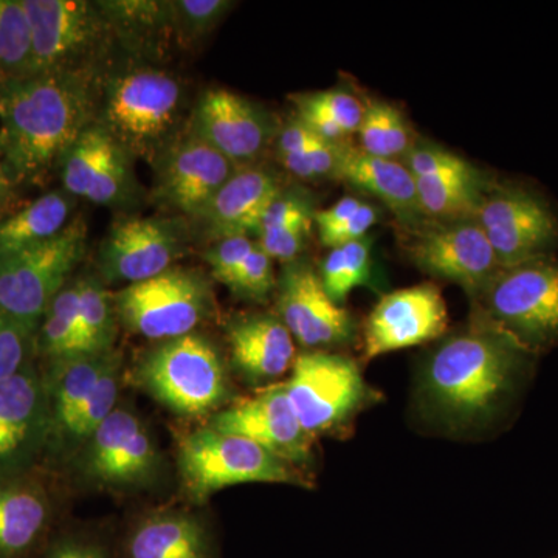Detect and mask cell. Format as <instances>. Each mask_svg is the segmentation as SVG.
I'll use <instances>...</instances> for the list:
<instances>
[{
    "label": "cell",
    "instance_id": "cell-1",
    "mask_svg": "<svg viewBox=\"0 0 558 558\" xmlns=\"http://www.w3.org/2000/svg\"><path fill=\"white\" fill-rule=\"evenodd\" d=\"M102 75L36 73L0 83V154L14 185L38 183L97 119Z\"/></svg>",
    "mask_w": 558,
    "mask_h": 558
},
{
    "label": "cell",
    "instance_id": "cell-2",
    "mask_svg": "<svg viewBox=\"0 0 558 558\" xmlns=\"http://www.w3.org/2000/svg\"><path fill=\"white\" fill-rule=\"evenodd\" d=\"M189 94L178 76L153 65L105 73L97 119L134 160L153 165L180 137Z\"/></svg>",
    "mask_w": 558,
    "mask_h": 558
},
{
    "label": "cell",
    "instance_id": "cell-3",
    "mask_svg": "<svg viewBox=\"0 0 558 558\" xmlns=\"http://www.w3.org/2000/svg\"><path fill=\"white\" fill-rule=\"evenodd\" d=\"M512 352L501 337L469 332L433 354L425 389L436 409L457 421L486 416L505 395L512 376Z\"/></svg>",
    "mask_w": 558,
    "mask_h": 558
},
{
    "label": "cell",
    "instance_id": "cell-4",
    "mask_svg": "<svg viewBox=\"0 0 558 558\" xmlns=\"http://www.w3.org/2000/svg\"><path fill=\"white\" fill-rule=\"evenodd\" d=\"M134 380L150 398L185 416L207 414L229 395L218 349L194 332L150 348L140 359Z\"/></svg>",
    "mask_w": 558,
    "mask_h": 558
},
{
    "label": "cell",
    "instance_id": "cell-5",
    "mask_svg": "<svg viewBox=\"0 0 558 558\" xmlns=\"http://www.w3.org/2000/svg\"><path fill=\"white\" fill-rule=\"evenodd\" d=\"M178 462L183 490L194 501L238 484H303L293 465L258 444L209 427L180 439Z\"/></svg>",
    "mask_w": 558,
    "mask_h": 558
},
{
    "label": "cell",
    "instance_id": "cell-6",
    "mask_svg": "<svg viewBox=\"0 0 558 558\" xmlns=\"http://www.w3.org/2000/svg\"><path fill=\"white\" fill-rule=\"evenodd\" d=\"M33 38V75L49 72L102 73L117 46L97 2L24 0Z\"/></svg>",
    "mask_w": 558,
    "mask_h": 558
},
{
    "label": "cell",
    "instance_id": "cell-7",
    "mask_svg": "<svg viewBox=\"0 0 558 558\" xmlns=\"http://www.w3.org/2000/svg\"><path fill=\"white\" fill-rule=\"evenodd\" d=\"M113 303L124 329L154 341L189 336L215 311L208 278L182 267L126 286L113 295Z\"/></svg>",
    "mask_w": 558,
    "mask_h": 558
},
{
    "label": "cell",
    "instance_id": "cell-8",
    "mask_svg": "<svg viewBox=\"0 0 558 558\" xmlns=\"http://www.w3.org/2000/svg\"><path fill=\"white\" fill-rule=\"evenodd\" d=\"M86 250V222L75 219L53 240L0 253V314L39 328L47 307L69 284Z\"/></svg>",
    "mask_w": 558,
    "mask_h": 558
},
{
    "label": "cell",
    "instance_id": "cell-9",
    "mask_svg": "<svg viewBox=\"0 0 558 558\" xmlns=\"http://www.w3.org/2000/svg\"><path fill=\"white\" fill-rule=\"evenodd\" d=\"M492 319L526 343L558 337V263L535 258L501 269L483 290Z\"/></svg>",
    "mask_w": 558,
    "mask_h": 558
},
{
    "label": "cell",
    "instance_id": "cell-10",
    "mask_svg": "<svg viewBox=\"0 0 558 558\" xmlns=\"http://www.w3.org/2000/svg\"><path fill=\"white\" fill-rule=\"evenodd\" d=\"M284 387L293 413L310 436L337 427L366 396L359 366L323 351L296 355Z\"/></svg>",
    "mask_w": 558,
    "mask_h": 558
},
{
    "label": "cell",
    "instance_id": "cell-11",
    "mask_svg": "<svg viewBox=\"0 0 558 558\" xmlns=\"http://www.w3.org/2000/svg\"><path fill=\"white\" fill-rule=\"evenodd\" d=\"M189 229L180 219L117 220L98 250V271L105 284L146 281L171 269L189 245Z\"/></svg>",
    "mask_w": 558,
    "mask_h": 558
},
{
    "label": "cell",
    "instance_id": "cell-12",
    "mask_svg": "<svg viewBox=\"0 0 558 558\" xmlns=\"http://www.w3.org/2000/svg\"><path fill=\"white\" fill-rule=\"evenodd\" d=\"M153 199L159 207L196 219L240 168L186 132L153 163Z\"/></svg>",
    "mask_w": 558,
    "mask_h": 558
},
{
    "label": "cell",
    "instance_id": "cell-13",
    "mask_svg": "<svg viewBox=\"0 0 558 558\" xmlns=\"http://www.w3.org/2000/svg\"><path fill=\"white\" fill-rule=\"evenodd\" d=\"M80 468L98 486H145L159 470V451L137 414L116 409L81 446Z\"/></svg>",
    "mask_w": 558,
    "mask_h": 558
},
{
    "label": "cell",
    "instance_id": "cell-14",
    "mask_svg": "<svg viewBox=\"0 0 558 558\" xmlns=\"http://www.w3.org/2000/svg\"><path fill=\"white\" fill-rule=\"evenodd\" d=\"M501 269L539 258L558 236V222L545 202L521 190L486 194L476 213Z\"/></svg>",
    "mask_w": 558,
    "mask_h": 558
},
{
    "label": "cell",
    "instance_id": "cell-15",
    "mask_svg": "<svg viewBox=\"0 0 558 558\" xmlns=\"http://www.w3.org/2000/svg\"><path fill=\"white\" fill-rule=\"evenodd\" d=\"M449 325L440 290L433 284L395 290L376 304L365 322L363 354L376 359L438 339Z\"/></svg>",
    "mask_w": 558,
    "mask_h": 558
},
{
    "label": "cell",
    "instance_id": "cell-16",
    "mask_svg": "<svg viewBox=\"0 0 558 558\" xmlns=\"http://www.w3.org/2000/svg\"><path fill=\"white\" fill-rule=\"evenodd\" d=\"M189 132L244 168L259 159L275 131L255 102L231 90L208 89L191 112Z\"/></svg>",
    "mask_w": 558,
    "mask_h": 558
},
{
    "label": "cell",
    "instance_id": "cell-17",
    "mask_svg": "<svg viewBox=\"0 0 558 558\" xmlns=\"http://www.w3.org/2000/svg\"><path fill=\"white\" fill-rule=\"evenodd\" d=\"M208 427L252 440L290 465L311 458V436L293 413L284 384L271 385L218 411Z\"/></svg>",
    "mask_w": 558,
    "mask_h": 558
},
{
    "label": "cell",
    "instance_id": "cell-18",
    "mask_svg": "<svg viewBox=\"0 0 558 558\" xmlns=\"http://www.w3.org/2000/svg\"><path fill=\"white\" fill-rule=\"evenodd\" d=\"M279 319L304 348L344 343L354 332L351 315L330 299L311 264H286L278 282Z\"/></svg>",
    "mask_w": 558,
    "mask_h": 558
},
{
    "label": "cell",
    "instance_id": "cell-19",
    "mask_svg": "<svg viewBox=\"0 0 558 558\" xmlns=\"http://www.w3.org/2000/svg\"><path fill=\"white\" fill-rule=\"evenodd\" d=\"M410 255L418 269L457 282L473 295L483 292L501 270L476 220L444 223L421 234L411 245Z\"/></svg>",
    "mask_w": 558,
    "mask_h": 558
},
{
    "label": "cell",
    "instance_id": "cell-20",
    "mask_svg": "<svg viewBox=\"0 0 558 558\" xmlns=\"http://www.w3.org/2000/svg\"><path fill=\"white\" fill-rule=\"evenodd\" d=\"M49 413L43 373L28 363L0 381V470L24 464L47 444Z\"/></svg>",
    "mask_w": 558,
    "mask_h": 558
},
{
    "label": "cell",
    "instance_id": "cell-21",
    "mask_svg": "<svg viewBox=\"0 0 558 558\" xmlns=\"http://www.w3.org/2000/svg\"><path fill=\"white\" fill-rule=\"evenodd\" d=\"M281 191L274 172L264 168H240L193 220L213 241L248 236L258 231L264 211Z\"/></svg>",
    "mask_w": 558,
    "mask_h": 558
},
{
    "label": "cell",
    "instance_id": "cell-22",
    "mask_svg": "<svg viewBox=\"0 0 558 558\" xmlns=\"http://www.w3.org/2000/svg\"><path fill=\"white\" fill-rule=\"evenodd\" d=\"M414 180L422 215L444 223L475 220L486 197L478 171L447 149L429 154Z\"/></svg>",
    "mask_w": 558,
    "mask_h": 558
},
{
    "label": "cell",
    "instance_id": "cell-23",
    "mask_svg": "<svg viewBox=\"0 0 558 558\" xmlns=\"http://www.w3.org/2000/svg\"><path fill=\"white\" fill-rule=\"evenodd\" d=\"M113 558H220L211 529L196 513L160 510L128 529Z\"/></svg>",
    "mask_w": 558,
    "mask_h": 558
},
{
    "label": "cell",
    "instance_id": "cell-24",
    "mask_svg": "<svg viewBox=\"0 0 558 558\" xmlns=\"http://www.w3.org/2000/svg\"><path fill=\"white\" fill-rule=\"evenodd\" d=\"M231 362L250 380L277 379L292 369L295 340L279 317L248 315L227 328Z\"/></svg>",
    "mask_w": 558,
    "mask_h": 558
},
{
    "label": "cell",
    "instance_id": "cell-25",
    "mask_svg": "<svg viewBox=\"0 0 558 558\" xmlns=\"http://www.w3.org/2000/svg\"><path fill=\"white\" fill-rule=\"evenodd\" d=\"M119 355L113 349L101 354H76L47 362V369L43 373L49 413L47 444L53 449L68 432L84 400Z\"/></svg>",
    "mask_w": 558,
    "mask_h": 558
},
{
    "label": "cell",
    "instance_id": "cell-26",
    "mask_svg": "<svg viewBox=\"0 0 558 558\" xmlns=\"http://www.w3.org/2000/svg\"><path fill=\"white\" fill-rule=\"evenodd\" d=\"M97 5L117 46L131 57L160 61L175 46L171 0H100Z\"/></svg>",
    "mask_w": 558,
    "mask_h": 558
},
{
    "label": "cell",
    "instance_id": "cell-27",
    "mask_svg": "<svg viewBox=\"0 0 558 558\" xmlns=\"http://www.w3.org/2000/svg\"><path fill=\"white\" fill-rule=\"evenodd\" d=\"M46 488L27 478L0 480V558H27L49 529Z\"/></svg>",
    "mask_w": 558,
    "mask_h": 558
},
{
    "label": "cell",
    "instance_id": "cell-28",
    "mask_svg": "<svg viewBox=\"0 0 558 558\" xmlns=\"http://www.w3.org/2000/svg\"><path fill=\"white\" fill-rule=\"evenodd\" d=\"M333 178L373 194L402 218L422 215L416 180L403 161L380 159L360 148L341 145Z\"/></svg>",
    "mask_w": 558,
    "mask_h": 558
},
{
    "label": "cell",
    "instance_id": "cell-29",
    "mask_svg": "<svg viewBox=\"0 0 558 558\" xmlns=\"http://www.w3.org/2000/svg\"><path fill=\"white\" fill-rule=\"evenodd\" d=\"M76 197L64 190L44 194L0 219V253L17 252L57 238L72 222Z\"/></svg>",
    "mask_w": 558,
    "mask_h": 558
},
{
    "label": "cell",
    "instance_id": "cell-30",
    "mask_svg": "<svg viewBox=\"0 0 558 558\" xmlns=\"http://www.w3.org/2000/svg\"><path fill=\"white\" fill-rule=\"evenodd\" d=\"M134 159L112 137L106 140L100 160L92 174L86 199L110 209L128 211L138 204L140 185Z\"/></svg>",
    "mask_w": 558,
    "mask_h": 558
},
{
    "label": "cell",
    "instance_id": "cell-31",
    "mask_svg": "<svg viewBox=\"0 0 558 558\" xmlns=\"http://www.w3.org/2000/svg\"><path fill=\"white\" fill-rule=\"evenodd\" d=\"M83 354L80 337L78 279L54 296L36 332V355L47 362Z\"/></svg>",
    "mask_w": 558,
    "mask_h": 558
},
{
    "label": "cell",
    "instance_id": "cell-32",
    "mask_svg": "<svg viewBox=\"0 0 558 558\" xmlns=\"http://www.w3.org/2000/svg\"><path fill=\"white\" fill-rule=\"evenodd\" d=\"M78 286L81 352L113 351L120 325L113 295L98 275H84L78 278Z\"/></svg>",
    "mask_w": 558,
    "mask_h": 558
},
{
    "label": "cell",
    "instance_id": "cell-33",
    "mask_svg": "<svg viewBox=\"0 0 558 558\" xmlns=\"http://www.w3.org/2000/svg\"><path fill=\"white\" fill-rule=\"evenodd\" d=\"M360 149L380 159H405L416 145L409 121L395 106L369 100L359 128Z\"/></svg>",
    "mask_w": 558,
    "mask_h": 558
},
{
    "label": "cell",
    "instance_id": "cell-34",
    "mask_svg": "<svg viewBox=\"0 0 558 558\" xmlns=\"http://www.w3.org/2000/svg\"><path fill=\"white\" fill-rule=\"evenodd\" d=\"M32 75V25L24 0H0V83Z\"/></svg>",
    "mask_w": 558,
    "mask_h": 558
},
{
    "label": "cell",
    "instance_id": "cell-35",
    "mask_svg": "<svg viewBox=\"0 0 558 558\" xmlns=\"http://www.w3.org/2000/svg\"><path fill=\"white\" fill-rule=\"evenodd\" d=\"M371 277V241L368 238L330 248L323 263L319 278L326 293L343 303L349 293L360 286L368 284Z\"/></svg>",
    "mask_w": 558,
    "mask_h": 558
},
{
    "label": "cell",
    "instance_id": "cell-36",
    "mask_svg": "<svg viewBox=\"0 0 558 558\" xmlns=\"http://www.w3.org/2000/svg\"><path fill=\"white\" fill-rule=\"evenodd\" d=\"M121 357L109 366L101 379L92 389L90 395L84 400L78 413L73 417L72 424L62 436L57 450L81 449L84 442L94 435L95 429L117 409L119 400Z\"/></svg>",
    "mask_w": 558,
    "mask_h": 558
},
{
    "label": "cell",
    "instance_id": "cell-37",
    "mask_svg": "<svg viewBox=\"0 0 558 558\" xmlns=\"http://www.w3.org/2000/svg\"><path fill=\"white\" fill-rule=\"evenodd\" d=\"M233 7L229 0H171L175 46L189 49L201 44Z\"/></svg>",
    "mask_w": 558,
    "mask_h": 558
},
{
    "label": "cell",
    "instance_id": "cell-38",
    "mask_svg": "<svg viewBox=\"0 0 558 558\" xmlns=\"http://www.w3.org/2000/svg\"><path fill=\"white\" fill-rule=\"evenodd\" d=\"M109 134L100 124L94 123L81 134L61 160L60 172L64 191L73 197L86 199L92 174L100 160Z\"/></svg>",
    "mask_w": 558,
    "mask_h": 558
},
{
    "label": "cell",
    "instance_id": "cell-39",
    "mask_svg": "<svg viewBox=\"0 0 558 558\" xmlns=\"http://www.w3.org/2000/svg\"><path fill=\"white\" fill-rule=\"evenodd\" d=\"M38 328L0 314V381L21 373L36 354Z\"/></svg>",
    "mask_w": 558,
    "mask_h": 558
},
{
    "label": "cell",
    "instance_id": "cell-40",
    "mask_svg": "<svg viewBox=\"0 0 558 558\" xmlns=\"http://www.w3.org/2000/svg\"><path fill=\"white\" fill-rule=\"evenodd\" d=\"M293 105L296 109H312L325 113L333 123L339 124L347 135L359 132L365 105L348 90L330 89L314 94L295 95Z\"/></svg>",
    "mask_w": 558,
    "mask_h": 558
},
{
    "label": "cell",
    "instance_id": "cell-41",
    "mask_svg": "<svg viewBox=\"0 0 558 558\" xmlns=\"http://www.w3.org/2000/svg\"><path fill=\"white\" fill-rule=\"evenodd\" d=\"M341 143H330L322 140L317 145L304 150V153L293 154V156L279 157L282 167L303 180H318L333 178L339 163Z\"/></svg>",
    "mask_w": 558,
    "mask_h": 558
},
{
    "label": "cell",
    "instance_id": "cell-42",
    "mask_svg": "<svg viewBox=\"0 0 558 558\" xmlns=\"http://www.w3.org/2000/svg\"><path fill=\"white\" fill-rule=\"evenodd\" d=\"M271 258L256 245L227 288L250 300H266L275 288Z\"/></svg>",
    "mask_w": 558,
    "mask_h": 558
},
{
    "label": "cell",
    "instance_id": "cell-43",
    "mask_svg": "<svg viewBox=\"0 0 558 558\" xmlns=\"http://www.w3.org/2000/svg\"><path fill=\"white\" fill-rule=\"evenodd\" d=\"M255 247V242L248 236L223 238L205 250L204 258L211 269L213 277L229 286Z\"/></svg>",
    "mask_w": 558,
    "mask_h": 558
},
{
    "label": "cell",
    "instance_id": "cell-44",
    "mask_svg": "<svg viewBox=\"0 0 558 558\" xmlns=\"http://www.w3.org/2000/svg\"><path fill=\"white\" fill-rule=\"evenodd\" d=\"M312 220L314 219L299 220V222L290 223L281 229L263 231L258 234L256 245L271 259H278L286 264L292 263L299 258L306 245Z\"/></svg>",
    "mask_w": 558,
    "mask_h": 558
},
{
    "label": "cell",
    "instance_id": "cell-45",
    "mask_svg": "<svg viewBox=\"0 0 558 558\" xmlns=\"http://www.w3.org/2000/svg\"><path fill=\"white\" fill-rule=\"evenodd\" d=\"M314 216L315 213H312L311 202L306 196L296 191L282 190L264 211L256 234L281 229V227H288L299 220L314 219Z\"/></svg>",
    "mask_w": 558,
    "mask_h": 558
},
{
    "label": "cell",
    "instance_id": "cell-46",
    "mask_svg": "<svg viewBox=\"0 0 558 558\" xmlns=\"http://www.w3.org/2000/svg\"><path fill=\"white\" fill-rule=\"evenodd\" d=\"M43 558H113V553L94 535L68 534L53 539Z\"/></svg>",
    "mask_w": 558,
    "mask_h": 558
},
{
    "label": "cell",
    "instance_id": "cell-47",
    "mask_svg": "<svg viewBox=\"0 0 558 558\" xmlns=\"http://www.w3.org/2000/svg\"><path fill=\"white\" fill-rule=\"evenodd\" d=\"M376 222V208L371 207L369 204L363 202L362 207H360L351 218L341 222L340 226L333 227V229L318 233L319 240H322V244L326 245V247H340V245L349 244V242L366 238V233H368L371 227Z\"/></svg>",
    "mask_w": 558,
    "mask_h": 558
},
{
    "label": "cell",
    "instance_id": "cell-48",
    "mask_svg": "<svg viewBox=\"0 0 558 558\" xmlns=\"http://www.w3.org/2000/svg\"><path fill=\"white\" fill-rule=\"evenodd\" d=\"M314 131L304 123L300 117L290 120L281 131L278 132L277 148L278 157L293 156V154L304 153L322 142Z\"/></svg>",
    "mask_w": 558,
    "mask_h": 558
},
{
    "label": "cell",
    "instance_id": "cell-49",
    "mask_svg": "<svg viewBox=\"0 0 558 558\" xmlns=\"http://www.w3.org/2000/svg\"><path fill=\"white\" fill-rule=\"evenodd\" d=\"M362 205V201L348 196L333 204L332 207L315 213L314 220L317 223L318 233L340 226L341 222L351 218Z\"/></svg>",
    "mask_w": 558,
    "mask_h": 558
},
{
    "label": "cell",
    "instance_id": "cell-50",
    "mask_svg": "<svg viewBox=\"0 0 558 558\" xmlns=\"http://www.w3.org/2000/svg\"><path fill=\"white\" fill-rule=\"evenodd\" d=\"M14 183L11 182L9 174H7L5 167H3L2 154H0V213L3 211L11 204L14 196Z\"/></svg>",
    "mask_w": 558,
    "mask_h": 558
}]
</instances>
